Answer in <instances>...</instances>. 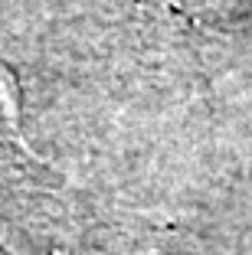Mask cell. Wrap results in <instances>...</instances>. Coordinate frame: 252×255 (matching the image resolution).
Masks as SVG:
<instances>
[{
    "label": "cell",
    "instance_id": "obj_1",
    "mask_svg": "<svg viewBox=\"0 0 252 255\" xmlns=\"http://www.w3.org/2000/svg\"><path fill=\"white\" fill-rule=\"evenodd\" d=\"M0 128L10 134V141L33 160H43L33 150L30 137L23 131V95H20V79L13 75V69L7 62H0Z\"/></svg>",
    "mask_w": 252,
    "mask_h": 255
},
{
    "label": "cell",
    "instance_id": "obj_2",
    "mask_svg": "<svg viewBox=\"0 0 252 255\" xmlns=\"http://www.w3.org/2000/svg\"><path fill=\"white\" fill-rule=\"evenodd\" d=\"M0 255H10V252H7V249H3V246H0Z\"/></svg>",
    "mask_w": 252,
    "mask_h": 255
}]
</instances>
